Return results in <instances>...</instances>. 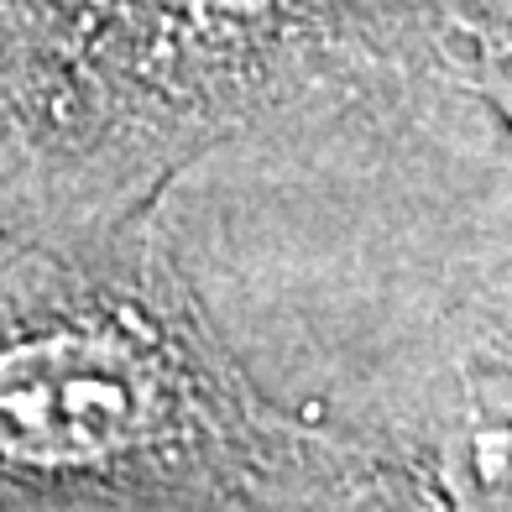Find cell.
<instances>
[{
    "label": "cell",
    "instance_id": "7a4b0ae2",
    "mask_svg": "<svg viewBox=\"0 0 512 512\" xmlns=\"http://www.w3.org/2000/svg\"><path fill=\"white\" fill-rule=\"evenodd\" d=\"M225 6H246V11H256V6H277V0H225Z\"/></svg>",
    "mask_w": 512,
    "mask_h": 512
},
{
    "label": "cell",
    "instance_id": "6da1fadb",
    "mask_svg": "<svg viewBox=\"0 0 512 512\" xmlns=\"http://www.w3.org/2000/svg\"><path fill=\"white\" fill-rule=\"evenodd\" d=\"M142 371L121 345L53 340L0 361V445L32 460L110 455L142 424Z\"/></svg>",
    "mask_w": 512,
    "mask_h": 512
},
{
    "label": "cell",
    "instance_id": "3957f363",
    "mask_svg": "<svg viewBox=\"0 0 512 512\" xmlns=\"http://www.w3.org/2000/svg\"><path fill=\"white\" fill-rule=\"evenodd\" d=\"M63 6H100V0H63Z\"/></svg>",
    "mask_w": 512,
    "mask_h": 512
}]
</instances>
